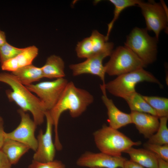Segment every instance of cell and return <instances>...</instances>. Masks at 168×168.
Segmentation results:
<instances>
[{
  "mask_svg": "<svg viewBox=\"0 0 168 168\" xmlns=\"http://www.w3.org/2000/svg\"><path fill=\"white\" fill-rule=\"evenodd\" d=\"M94 100L93 96L89 91L77 87L72 82H68L56 104L49 111L54 127V144L57 150L62 149L58 131L61 114L68 110L71 117H77L85 111Z\"/></svg>",
  "mask_w": 168,
  "mask_h": 168,
  "instance_id": "1",
  "label": "cell"
},
{
  "mask_svg": "<svg viewBox=\"0 0 168 168\" xmlns=\"http://www.w3.org/2000/svg\"><path fill=\"white\" fill-rule=\"evenodd\" d=\"M0 82L8 85L12 89L6 91L10 101L14 102L23 111L30 112L37 125L43 123L46 110L39 98L33 94L12 73L0 72Z\"/></svg>",
  "mask_w": 168,
  "mask_h": 168,
  "instance_id": "2",
  "label": "cell"
},
{
  "mask_svg": "<svg viewBox=\"0 0 168 168\" xmlns=\"http://www.w3.org/2000/svg\"><path fill=\"white\" fill-rule=\"evenodd\" d=\"M95 144L102 152L114 156H121L134 146L141 144L140 141L134 142L117 129L104 125L93 133Z\"/></svg>",
  "mask_w": 168,
  "mask_h": 168,
  "instance_id": "3",
  "label": "cell"
},
{
  "mask_svg": "<svg viewBox=\"0 0 168 168\" xmlns=\"http://www.w3.org/2000/svg\"><path fill=\"white\" fill-rule=\"evenodd\" d=\"M147 82L161 85L159 81L151 73L143 68L122 74L105 83V88L113 95L124 99L136 92L135 86L138 83Z\"/></svg>",
  "mask_w": 168,
  "mask_h": 168,
  "instance_id": "4",
  "label": "cell"
},
{
  "mask_svg": "<svg viewBox=\"0 0 168 168\" xmlns=\"http://www.w3.org/2000/svg\"><path fill=\"white\" fill-rule=\"evenodd\" d=\"M158 39L148 34L146 29L135 27L127 36L125 46L133 52L147 65L156 59Z\"/></svg>",
  "mask_w": 168,
  "mask_h": 168,
  "instance_id": "5",
  "label": "cell"
},
{
  "mask_svg": "<svg viewBox=\"0 0 168 168\" xmlns=\"http://www.w3.org/2000/svg\"><path fill=\"white\" fill-rule=\"evenodd\" d=\"M109 61L104 66L106 73L110 76L119 75L142 68L146 66L131 50L119 46L113 51Z\"/></svg>",
  "mask_w": 168,
  "mask_h": 168,
  "instance_id": "6",
  "label": "cell"
},
{
  "mask_svg": "<svg viewBox=\"0 0 168 168\" xmlns=\"http://www.w3.org/2000/svg\"><path fill=\"white\" fill-rule=\"evenodd\" d=\"M68 82L67 79L62 78L26 86L37 95L46 110L49 111L58 102Z\"/></svg>",
  "mask_w": 168,
  "mask_h": 168,
  "instance_id": "7",
  "label": "cell"
},
{
  "mask_svg": "<svg viewBox=\"0 0 168 168\" xmlns=\"http://www.w3.org/2000/svg\"><path fill=\"white\" fill-rule=\"evenodd\" d=\"M137 6L141 8L145 19L146 29L153 31L158 40L161 32L166 29L167 26L168 15L164 4L152 1L146 2L140 0Z\"/></svg>",
  "mask_w": 168,
  "mask_h": 168,
  "instance_id": "8",
  "label": "cell"
},
{
  "mask_svg": "<svg viewBox=\"0 0 168 168\" xmlns=\"http://www.w3.org/2000/svg\"><path fill=\"white\" fill-rule=\"evenodd\" d=\"M114 44L112 43L105 49L87 58L84 62L70 65L69 68L73 75L76 76L85 74L96 75L100 78L102 84L104 85L106 72L103 61L106 57L110 56Z\"/></svg>",
  "mask_w": 168,
  "mask_h": 168,
  "instance_id": "9",
  "label": "cell"
},
{
  "mask_svg": "<svg viewBox=\"0 0 168 168\" xmlns=\"http://www.w3.org/2000/svg\"><path fill=\"white\" fill-rule=\"evenodd\" d=\"M17 112L21 117L20 123L12 132L9 133L5 132V138L21 142L35 151L37 148L38 142L35 137V132L37 125L26 112L20 109L18 110Z\"/></svg>",
  "mask_w": 168,
  "mask_h": 168,
  "instance_id": "10",
  "label": "cell"
},
{
  "mask_svg": "<svg viewBox=\"0 0 168 168\" xmlns=\"http://www.w3.org/2000/svg\"><path fill=\"white\" fill-rule=\"evenodd\" d=\"M46 119L45 132L40 130L37 137L38 147L33 156V160L46 162L54 160L56 148L52 139L53 123L49 111L45 113Z\"/></svg>",
  "mask_w": 168,
  "mask_h": 168,
  "instance_id": "11",
  "label": "cell"
},
{
  "mask_svg": "<svg viewBox=\"0 0 168 168\" xmlns=\"http://www.w3.org/2000/svg\"><path fill=\"white\" fill-rule=\"evenodd\" d=\"M126 159L122 156H114L100 152L94 153L86 152L77 159L78 166L90 168H123Z\"/></svg>",
  "mask_w": 168,
  "mask_h": 168,
  "instance_id": "12",
  "label": "cell"
},
{
  "mask_svg": "<svg viewBox=\"0 0 168 168\" xmlns=\"http://www.w3.org/2000/svg\"><path fill=\"white\" fill-rule=\"evenodd\" d=\"M105 36L97 30L93 31L91 35L77 44L76 51L80 58H87L107 49L112 42H108Z\"/></svg>",
  "mask_w": 168,
  "mask_h": 168,
  "instance_id": "13",
  "label": "cell"
},
{
  "mask_svg": "<svg viewBox=\"0 0 168 168\" xmlns=\"http://www.w3.org/2000/svg\"><path fill=\"white\" fill-rule=\"evenodd\" d=\"M100 88L103 93L102 101L107 111L109 126L116 129L132 124L130 114L124 113L119 109L112 100L107 97L105 85H100Z\"/></svg>",
  "mask_w": 168,
  "mask_h": 168,
  "instance_id": "14",
  "label": "cell"
},
{
  "mask_svg": "<svg viewBox=\"0 0 168 168\" xmlns=\"http://www.w3.org/2000/svg\"><path fill=\"white\" fill-rule=\"evenodd\" d=\"M132 122L140 134L149 138L156 133L159 125L158 117L148 113L131 111Z\"/></svg>",
  "mask_w": 168,
  "mask_h": 168,
  "instance_id": "15",
  "label": "cell"
},
{
  "mask_svg": "<svg viewBox=\"0 0 168 168\" xmlns=\"http://www.w3.org/2000/svg\"><path fill=\"white\" fill-rule=\"evenodd\" d=\"M38 53V49L35 46L25 48V50L14 58L1 64L2 70L12 72L24 66L32 64Z\"/></svg>",
  "mask_w": 168,
  "mask_h": 168,
  "instance_id": "16",
  "label": "cell"
},
{
  "mask_svg": "<svg viewBox=\"0 0 168 168\" xmlns=\"http://www.w3.org/2000/svg\"><path fill=\"white\" fill-rule=\"evenodd\" d=\"M130 157V160L144 167L158 168V158L154 153L146 149L131 147L125 152Z\"/></svg>",
  "mask_w": 168,
  "mask_h": 168,
  "instance_id": "17",
  "label": "cell"
},
{
  "mask_svg": "<svg viewBox=\"0 0 168 168\" xmlns=\"http://www.w3.org/2000/svg\"><path fill=\"white\" fill-rule=\"evenodd\" d=\"M41 68L43 77L58 79L64 78L65 76L64 62L57 55H53L48 57Z\"/></svg>",
  "mask_w": 168,
  "mask_h": 168,
  "instance_id": "18",
  "label": "cell"
},
{
  "mask_svg": "<svg viewBox=\"0 0 168 168\" xmlns=\"http://www.w3.org/2000/svg\"><path fill=\"white\" fill-rule=\"evenodd\" d=\"M30 149L26 145L16 141L5 138L1 150L12 165L17 163L21 156Z\"/></svg>",
  "mask_w": 168,
  "mask_h": 168,
  "instance_id": "19",
  "label": "cell"
},
{
  "mask_svg": "<svg viewBox=\"0 0 168 168\" xmlns=\"http://www.w3.org/2000/svg\"><path fill=\"white\" fill-rule=\"evenodd\" d=\"M18 80L26 86L33 82L40 81L43 77L41 68L31 64L12 72Z\"/></svg>",
  "mask_w": 168,
  "mask_h": 168,
  "instance_id": "20",
  "label": "cell"
},
{
  "mask_svg": "<svg viewBox=\"0 0 168 168\" xmlns=\"http://www.w3.org/2000/svg\"><path fill=\"white\" fill-rule=\"evenodd\" d=\"M124 99L128 103L131 111L145 113L157 116L155 111L143 99L142 96L136 91Z\"/></svg>",
  "mask_w": 168,
  "mask_h": 168,
  "instance_id": "21",
  "label": "cell"
},
{
  "mask_svg": "<svg viewBox=\"0 0 168 168\" xmlns=\"http://www.w3.org/2000/svg\"><path fill=\"white\" fill-rule=\"evenodd\" d=\"M143 99L155 112L159 118L168 117V99L157 96H142Z\"/></svg>",
  "mask_w": 168,
  "mask_h": 168,
  "instance_id": "22",
  "label": "cell"
},
{
  "mask_svg": "<svg viewBox=\"0 0 168 168\" xmlns=\"http://www.w3.org/2000/svg\"><path fill=\"white\" fill-rule=\"evenodd\" d=\"M140 0H110L109 1L114 6V17L111 21L108 24V28L106 38L108 40L110 33L116 21L120 14L126 8L137 5Z\"/></svg>",
  "mask_w": 168,
  "mask_h": 168,
  "instance_id": "23",
  "label": "cell"
},
{
  "mask_svg": "<svg viewBox=\"0 0 168 168\" xmlns=\"http://www.w3.org/2000/svg\"><path fill=\"white\" fill-rule=\"evenodd\" d=\"M168 118L163 117L159 118L158 128L156 133L148 138L147 142L160 145L168 144V128L167 125Z\"/></svg>",
  "mask_w": 168,
  "mask_h": 168,
  "instance_id": "24",
  "label": "cell"
},
{
  "mask_svg": "<svg viewBox=\"0 0 168 168\" xmlns=\"http://www.w3.org/2000/svg\"><path fill=\"white\" fill-rule=\"evenodd\" d=\"M25 48L15 47L7 42L0 47V62L2 64L4 62L12 59L22 52Z\"/></svg>",
  "mask_w": 168,
  "mask_h": 168,
  "instance_id": "25",
  "label": "cell"
},
{
  "mask_svg": "<svg viewBox=\"0 0 168 168\" xmlns=\"http://www.w3.org/2000/svg\"><path fill=\"white\" fill-rule=\"evenodd\" d=\"M144 147L158 157L168 161V144L160 145L147 142L144 144Z\"/></svg>",
  "mask_w": 168,
  "mask_h": 168,
  "instance_id": "26",
  "label": "cell"
},
{
  "mask_svg": "<svg viewBox=\"0 0 168 168\" xmlns=\"http://www.w3.org/2000/svg\"><path fill=\"white\" fill-rule=\"evenodd\" d=\"M28 168H66L65 165L61 161L57 160H54L46 162H40L33 160Z\"/></svg>",
  "mask_w": 168,
  "mask_h": 168,
  "instance_id": "27",
  "label": "cell"
},
{
  "mask_svg": "<svg viewBox=\"0 0 168 168\" xmlns=\"http://www.w3.org/2000/svg\"><path fill=\"white\" fill-rule=\"evenodd\" d=\"M12 165L6 155L0 150V168H11Z\"/></svg>",
  "mask_w": 168,
  "mask_h": 168,
  "instance_id": "28",
  "label": "cell"
},
{
  "mask_svg": "<svg viewBox=\"0 0 168 168\" xmlns=\"http://www.w3.org/2000/svg\"><path fill=\"white\" fill-rule=\"evenodd\" d=\"M123 168H145V167L130 160H128L126 159L124 162Z\"/></svg>",
  "mask_w": 168,
  "mask_h": 168,
  "instance_id": "29",
  "label": "cell"
},
{
  "mask_svg": "<svg viewBox=\"0 0 168 168\" xmlns=\"http://www.w3.org/2000/svg\"><path fill=\"white\" fill-rule=\"evenodd\" d=\"M3 126V121L0 122V150H1L5 138Z\"/></svg>",
  "mask_w": 168,
  "mask_h": 168,
  "instance_id": "30",
  "label": "cell"
},
{
  "mask_svg": "<svg viewBox=\"0 0 168 168\" xmlns=\"http://www.w3.org/2000/svg\"><path fill=\"white\" fill-rule=\"evenodd\" d=\"M157 158L158 168H168V161H166L158 157Z\"/></svg>",
  "mask_w": 168,
  "mask_h": 168,
  "instance_id": "31",
  "label": "cell"
},
{
  "mask_svg": "<svg viewBox=\"0 0 168 168\" xmlns=\"http://www.w3.org/2000/svg\"><path fill=\"white\" fill-rule=\"evenodd\" d=\"M7 42L5 33L0 30V47Z\"/></svg>",
  "mask_w": 168,
  "mask_h": 168,
  "instance_id": "32",
  "label": "cell"
},
{
  "mask_svg": "<svg viewBox=\"0 0 168 168\" xmlns=\"http://www.w3.org/2000/svg\"><path fill=\"white\" fill-rule=\"evenodd\" d=\"M3 121L2 118L0 116V122Z\"/></svg>",
  "mask_w": 168,
  "mask_h": 168,
  "instance_id": "33",
  "label": "cell"
},
{
  "mask_svg": "<svg viewBox=\"0 0 168 168\" xmlns=\"http://www.w3.org/2000/svg\"><path fill=\"white\" fill-rule=\"evenodd\" d=\"M98 168V167H93V168Z\"/></svg>",
  "mask_w": 168,
  "mask_h": 168,
  "instance_id": "34",
  "label": "cell"
}]
</instances>
